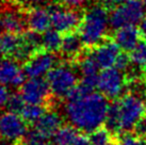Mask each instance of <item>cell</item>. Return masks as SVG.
Returning <instances> with one entry per match:
<instances>
[{"instance_id": "32", "label": "cell", "mask_w": 146, "mask_h": 145, "mask_svg": "<svg viewBox=\"0 0 146 145\" xmlns=\"http://www.w3.org/2000/svg\"><path fill=\"white\" fill-rule=\"evenodd\" d=\"M10 97V92L9 90L5 88V85L0 83V108L4 107L8 102V99Z\"/></svg>"}, {"instance_id": "30", "label": "cell", "mask_w": 146, "mask_h": 145, "mask_svg": "<svg viewBox=\"0 0 146 145\" xmlns=\"http://www.w3.org/2000/svg\"><path fill=\"white\" fill-rule=\"evenodd\" d=\"M134 132L138 137L146 140V113L143 114L142 117L137 123V125L134 126Z\"/></svg>"}, {"instance_id": "31", "label": "cell", "mask_w": 146, "mask_h": 145, "mask_svg": "<svg viewBox=\"0 0 146 145\" xmlns=\"http://www.w3.org/2000/svg\"><path fill=\"white\" fill-rule=\"evenodd\" d=\"M88 0H61V2L69 9H79L83 7Z\"/></svg>"}, {"instance_id": "34", "label": "cell", "mask_w": 146, "mask_h": 145, "mask_svg": "<svg viewBox=\"0 0 146 145\" xmlns=\"http://www.w3.org/2000/svg\"><path fill=\"white\" fill-rule=\"evenodd\" d=\"M128 0H104V4L106 8L108 9H114L121 5V4L127 2Z\"/></svg>"}, {"instance_id": "1", "label": "cell", "mask_w": 146, "mask_h": 145, "mask_svg": "<svg viewBox=\"0 0 146 145\" xmlns=\"http://www.w3.org/2000/svg\"><path fill=\"white\" fill-rule=\"evenodd\" d=\"M109 102L104 94L91 92L78 98L67 99L65 113L78 130L91 133L105 124Z\"/></svg>"}, {"instance_id": "15", "label": "cell", "mask_w": 146, "mask_h": 145, "mask_svg": "<svg viewBox=\"0 0 146 145\" xmlns=\"http://www.w3.org/2000/svg\"><path fill=\"white\" fill-rule=\"evenodd\" d=\"M27 24L21 14L15 11H3L0 13V30L3 32L23 33Z\"/></svg>"}, {"instance_id": "38", "label": "cell", "mask_w": 146, "mask_h": 145, "mask_svg": "<svg viewBox=\"0 0 146 145\" xmlns=\"http://www.w3.org/2000/svg\"><path fill=\"white\" fill-rule=\"evenodd\" d=\"M141 1H142V2H144V3L146 4V0H141Z\"/></svg>"}, {"instance_id": "17", "label": "cell", "mask_w": 146, "mask_h": 145, "mask_svg": "<svg viewBox=\"0 0 146 145\" xmlns=\"http://www.w3.org/2000/svg\"><path fill=\"white\" fill-rule=\"evenodd\" d=\"M83 47H84V44L82 42L80 34L75 31H72L64 34L60 50L65 57L74 59L81 53Z\"/></svg>"}, {"instance_id": "6", "label": "cell", "mask_w": 146, "mask_h": 145, "mask_svg": "<svg viewBox=\"0 0 146 145\" xmlns=\"http://www.w3.org/2000/svg\"><path fill=\"white\" fill-rule=\"evenodd\" d=\"M126 79L122 71L116 67L104 69L99 72L97 89L107 98L116 99L124 91Z\"/></svg>"}, {"instance_id": "14", "label": "cell", "mask_w": 146, "mask_h": 145, "mask_svg": "<svg viewBox=\"0 0 146 145\" xmlns=\"http://www.w3.org/2000/svg\"><path fill=\"white\" fill-rule=\"evenodd\" d=\"M113 40L123 51L130 53L141 41V30L135 26H126L115 31Z\"/></svg>"}, {"instance_id": "37", "label": "cell", "mask_w": 146, "mask_h": 145, "mask_svg": "<svg viewBox=\"0 0 146 145\" xmlns=\"http://www.w3.org/2000/svg\"><path fill=\"white\" fill-rule=\"evenodd\" d=\"M144 102H145V106H146V94H145V99H144Z\"/></svg>"}, {"instance_id": "12", "label": "cell", "mask_w": 146, "mask_h": 145, "mask_svg": "<svg viewBox=\"0 0 146 145\" xmlns=\"http://www.w3.org/2000/svg\"><path fill=\"white\" fill-rule=\"evenodd\" d=\"M121 48L114 41H104L94 48L92 56L102 69L112 67L115 64Z\"/></svg>"}, {"instance_id": "9", "label": "cell", "mask_w": 146, "mask_h": 145, "mask_svg": "<svg viewBox=\"0 0 146 145\" xmlns=\"http://www.w3.org/2000/svg\"><path fill=\"white\" fill-rule=\"evenodd\" d=\"M49 12L51 15V26L61 33L75 31L81 23V17L73 10L62 9L58 5H50Z\"/></svg>"}, {"instance_id": "16", "label": "cell", "mask_w": 146, "mask_h": 145, "mask_svg": "<svg viewBox=\"0 0 146 145\" xmlns=\"http://www.w3.org/2000/svg\"><path fill=\"white\" fill-rule=\"evenodd\" d=\"M27 24L32 31L44 33L51 26V15L48 10L43 8H33L27 16Z\"/></svg>"}, {"instance_id": "29", "label": "cell", "mask_w": 146, "mask_h": 145, "mask_svg": "<svg viewBox=\"0 0 146 145\" xmlns=\"http://www.w3.org/2000/svg\"><path fill=\"white\" fill-rule=\"evenodd\" d=\"M117 145H145V142L142 138L138 137L137 134H126L119 139Z\"/></svg>"}, {"instance_id": "21", "label": "cell", "mask_w": 146, "mask_h": 145, "mask_svg": "<svg viewBox=\"0 0 146 145\" xmlns=\"http://www.w3.org/2000/svg\"><path fill=\"white\" fill-rule=\"evenodd\" d=\"M62 40L63 37L61 35V32L57 31L56 29H48L42 35L43 49L50 53H56L61 48Z\"/></svg>"}, {"instance_id": "8", "label": "cell", "mask_w": 146, "mask_h": 145, "mask_svg": "<svg viewBox=\"0 0 146 145\" xmlns=\"http://www.w3.org/2000/svg\"><path fill=\"white\" fill-rule=\"evenodd\" d=\"M57 57L47 50H38L29 58L24 64V72L29 78H40L47 75L54 67Z\"/></svg>"}, {"instance_id": "20", "label": "cell", "mask_w": 146, "mask_h": 145, "mask_svg": "<svg viewBox=\"0 0 146 145\" xmlns=\"http://www.w3.org/2000/svg\"><path fill=\"white\" fill-rule=\"evenodd\" d=\"M105 127L110 132L119 133L121 131V118H119V104L118 101H114L109 105L107 117L105 121Z\"/></svg>"}, {"instance_id": "22", "label": "cell", "mask_w": 146, "mask_h": 145, "mask_svg": "<svg viewBox=\"0 0 146 145\" xmlns=\"http://www.w3.org/2000/svg\"><path fill=\"white\" fill-rule=\"evenodd\" d=\"M46 111L47 109L43 104H27L26 102L19 114L27 123L32 124V123H35Z\"/></svg>"}, {"instance_id": "4", "label": "cell", "mask_w": 146, "mask_h": 145, "mask_svg": "<svg viewBox=\"0 0 146 145\" xmlns=\"http://www.w3.org/2000/svg\"><path fill=\"white\" fill-rule=\"evenodd\" d=\"M46 76L50 92L58 98H66L69 92L77 85V74L67 64L54 66Z\"/></svg>"}, {"instance_id": "23", "label": "cell", "mask_w": 146, "mask_h": 145, "mask_svg": "<svg viewBox=\"0 0 146 145\" xmlns=\"http://www.w3.org/2000/svg\"><path fill=\"white\" fill-rule=\"evenodd\" d=\"M99 69L100 66L97 61L94 59L92 53H90L84 58H82L79 63V72L83 77H98L99 76Z\"/></svg>"}, {"instance_id": "10", "label": "cell", "mask_w": 146, "mask_h": 145, "mask_svg": "<svg viewBox=\"0 0 146 145\" xmlns=\"http://www.w3.org/2000/svg\"><path fill=\"white\" fill-rule=\"evenodd\" d=\"M50 88L47 79L30 78L21 86V94L27 104H44L47 101Z\"/></svg>"}, {"instance_id": "3", "label": "cell", "mask_w": 146, "mask_h": 145, "mask_svg": "<svg viewBox=\"0 0 146 145\" xmlns=\"http://www.w3.org/2000/svg\"><path fill=\"white\" fill-rule=\"evenodd\" d=\"M145 3L141 0H128L125 3L112 9L109 15V23L114 30L126 26H137L141 24L145 16Z\"/></svg>"}, {"instance_id": "40", "label": "cell", "mask_w": 146, "mask_h": 145, "mask_svg": "<svg viewBox=\"0 0 146 145\" xmlns=\"http://www.w3.org/2000/svg\"><path fill=\"white\" fill-rule=\"evenodd\" d=\"M13 1H21V0H13Z\"/></svg>"}, {"instance_id": "5", "label": "cell", "mask_w": 146, "mask_h": 145, "mask_svg": "<svg viewBox=\"0 0 146 145\" xmlns=\"http://www.w3.org/2000/svg\"><path fill=\"white\" fill-rule=\"evenodd\" d=\"M121 131L129 132L145 113V102L137 94H126L118 100Z\"/></svg>"}, {"instance_id": "33", "label": "cell", "mask_w": 146, "mask_h": 145, "mask_svg": "<svg viewBox=\"0 0 146 145\" xmlns=\"http://www.w3.org/2000/svg\"><path fill=\"white\" fill-rule=\"evenodd\" d=\"M73 145H91L90 138L86 137L83 133H79L77 136V138L75 139Z\"/></svg>"}, {"instance_id": "13", "label": "cell", "mask_w": 146, "mask_h": 145, "mask_svg": "<svg viewBox=\"0 0 146 145\" xmlns=\"http://www.w3.org/2000/svg\"><path fill=\"white\" fill-rule=\"evenodd\" d=\"M62 117L54 111H46L35 123L34 129L47 140L51 139L62 126Z\"/></svg>"}, {"instance_id": "24", "label": "cell", "mask_w": 146, "mask_h": 145, "mask_svg": "<svg viewBox=\"0 0 146 145\" xmlns=\"http://www.w3.org/2000/svg\"><path fill=\"white\" fill-rule=\"evenodd\" d=\"M91 145H115V142L110 132L106 127H99L90 133Z\"/></svg>"}, {"instance_id": "26", "label": "cell", "mask_w": 146, "mask_h": 145, "mask_svg": "<svg viewBox=\"0 0 146 145\" xmlns=\"http://www.w3.org/2000/svg\"><path fill=\"white\" fill-rule=\"evenodd\" d=\"M25 104H26V101L24 100V98H23L21 93H14L12 95H10L5 107H7L9 111L19 114L21 109L24 108Z\"/></svg>"}, {"instance_id": "36", "label": "cell", "mask_w": 146, "mask_h": 145, "mask_svg": "<svg viewBox=\"0 0 146 145\" xmlns=\"http://www.w3.org/2000/svg\"><path fill=\"white\" fill-rule=\"evenodd\" d=\"M144 80H145V83H146V69L145 72H144Z\"/></svg>"}, {"instance_id": "28", "label": "cell", "mask_w": 146, "mask_h": 145, "mask_svg": "<svg viewBox=\"0 0 146 145\" xmlns=\"http://www.w3.org/2000/svg\"><path fill=\"white\" fill-rule=\"evenodd\" d=\"M130 63H131L130 56H128L126 51H123V53H119V55H118L117 59L115 61L114 67H116V69L122 71V72H125V71L129 69Z\"/></svg>"}, {"instance_id": "2", "label": "cell", "mask_w": 146, "mask_h": 145, "mask_svg": "<svg viewBox=\"0 0 146 145\" xmlns=\"http://www.w3.org/2000/svg\"><path fill=\"white\" fill-rule=\"evenodd\" d=\"M107 10L106 7L96 5L84 13L79 25V34L85 47L95 48L104 42L110 25Z\"/></svg>"}, {"instance_id": "18", "label": "cell", "mask_w": 146, "mask_h": 145, "mask_svg": "<svg viewBox=\"0 0 146 145\" xmlns=\"http://www.w3.org/2000/svg\"><path fill=\"white\" fill-rule=\"evenodd\" d=\"M21 44V36L15 33L3 32L0 36V56L12 57Z\"/></svg>"}, {"instance_id": "7", "label": "cell", "mask_w": 146, "mask_h": 145, "mask_svg": "<svg viewBox=\"0 0 146 145\" xmlns=\"http://www.w3.org/2000/svg\"><path fill=\"white\" fill-rule=\"evenodd\" d=\"M27 122L21 114L15 112L3 113L0 115V137L7 141H21L27 134Z\"/></svg>"}, {"instance_id": "19", "label": "cell", "mask_w": 146, "mask_h": 145, "mask_svg": "<svg viewBox=\"0 0 146 145\" xmlns=\"http://www.w3.org/2000/svg\"><path fill=\"white\" fill-rule=\"evenodd\" d=\"M78 134V129L75 126H61L51 138V145H73Z\"/></svg>"}, {"instance_id": "39", "label": "cell", "mask_w": 146, "mask_h": 145, "mask_svg": "<svg viewBox=\"0 0 146 145\" xmlns=\"http://www.w3.org/2000/svg\"><path fill=\"white\" fill-rule=\"evenodd\" d=\"M1 143H2V140H1V139H0V145H1Z\"/></svg>"}, {"instance_id": "25", "label": "cell", "mask_w": 146, "mask_h": 145, "mask_svg": "<svg viewBox=\"0 0 146 145\" xmlns=\"http://www.w3.org/2000/svg\"><path fill=\"white\" fill-rule=\"evenodd\" d=\"M131 63L138 67H146V41L141 40L138 45L130 51Z\"/></svg>"}, {"instance_id": "35", "label": "cell", "mask_w": 146, "mask_h": 145, "mask_svg": "<svg viewBox=\"0 0 146 145\" xmlns=\"http://www.w3.org/2000/svg\"><path fill=\"white\" fill-rule=\"evenodd\" d=\"M140 30H141L142 35L144 37H146V14L145 16H144V18H143V20L141 21V28H140Z\"/></svg>"}, {"instance_id": "11", "label": "cell", "mask_w": 146, "mask_h": 145, "mask_svg": "<svg viewBox=\"0 0 146 145\" xmlns=\"http://www.w3.org/2000/svg\"><path fill=\"white\" fill-rule=\"evenodd\" d=\"M26 74L16 61L11 59L0 60V83L18 88L25 83Z\"/></svg>"}, {"instance_id": "27", "label": "cell", "mask_w": 146, "mask_h": 145, "mask_svg": "<svg viewBox=\"0 0 146 145\" xmlns=\"http://www.w3.org/2000/svg\"><path fill=\"white\" fill-rule=\"evenodd\" d=\"M25 145H48L47 143V139L42 137L36 130H31L27 132L25 136V140L23 141Z\"/></svg>"}]
</instances>
